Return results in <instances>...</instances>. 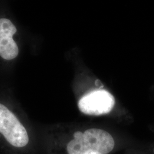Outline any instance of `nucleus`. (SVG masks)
<instances>
[{
    "instance_id": "1",
    "label": "nucleus",
    "mask_w": 154,
    "mask_h": 154,
    "mask_svg": "<svg viewBox=\"0 0 154 154\" xmlns=\"http://www.w3.org/2000/svg\"><path fill=\"white\" fill-rule=\"evenodd\" d=\"M74 139L68 143L69 154H107L114 147V140L103 130L91 128L74 134Z\"/></svg>"
},
{
    "instance_id": "2",
    "label": "nucleus",
    "mask_w": 154,
    "mask_h": 154,
    "mask_svg": "<svg viewBox=\"0 0 154 154\" xmlns=\"http://www.w3.org/2000/svg\"><path fill=\"white\" fill-rule=\"evenodd\" d=\"M0 133L11 145L23 147L29 143L28 132L11 110L0 103Z\"/></svg>"
},
{
    "instance_id": "3",
    "label": "nucleus",
    "mask_w": 154,
    "mask_h": 154,
    "mask_svg": "<svg viewBox=\"0 0 154 154\" xmlns=\"http://www.w3.org/2000/svg\"><path fill=\"white\" fill-rule=\"evenodd\" d=\"M116 101L113 95L105 90H98L86 94L79 99V110L88 116H98L109 113Z\"/></svg>"
},
{
    "instance_id": "4",
    "label": "nucleus",
    "mask_w": 154,
    "mask_h": 154,
    "mask_svg": "<svg viewBox=\"0 0 154 154\" xmlns=\"http://www.w3.org/2000/svg\"><path fill=\"white\" fill-rule=\"evenodd\" d=\"M17 28L11 21L0 18V57L5 60H12L18 55V45L13 38Z\"/></svg>"
},
{
    "instance_id": "5",
    "label": "nucleus",
    "mask_w": 154,
    "mask_h": 154,
    "mask_svg": "<svg viewBox=\"0 0 154 154\" xmlns=\"http://www.w3.org/2000/svg\"></svg>"
}]
</instances>
